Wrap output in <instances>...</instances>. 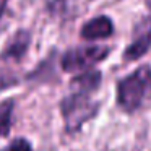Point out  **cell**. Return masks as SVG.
I'll use <instances>...</instances> for the list:
<instances>
[{
	"label": "cell",
	"instance_id": "cell-4",
	"mask_svg": "<svg viewBox=\"0 0 151 151\" xmlns=\"http://www.w3.org/2000/svg\"><path fill=\"white\" fill-rule=\"evenodd\" d=\"M151 49V15H145L135 23L132 41L122 52V60L125 63L137 62L143 59Z\"/></svg>",
	"mask_w": 151,
	"mask_h": 151
},
{
	"label": "cell",
	"instance_id": "cell-9",
	"mask_svg": "<svg viewBox=\"0 0 151 151\" xmlns=\"http://www.w3.org/2000/svg\"><path fill=\"white\" fill-rule=\"evenodd\" d=\"M20 83H21V80L13 68L7 67L5 63H0V94L15 88V86H18Z\"/></svg>",
	"mask_w": 151,
	"mask_h": 151
},
{
	"label": "cell",
	"instance_id": "cell-1",
	"mask_svg": "<svg viewBox=\"0 0 151 151\" xmlns=\"http://www.w3.org/2000/svg\"><path fill=\"white\" fill-rule=\"evenodd\" d=\"M151 101V65H138L115 83V104L124 114L133 115Z\"/></svg>",
	"mask_w": 151,
	"mask_h": 151
},
{
	"label": "cell",
	"instance_id": "cell-13",
	"mask_svg": "<svg viewBox=\"0 0 151 151\" xmlns=\"http://www.w3.org/2000/svg\"><path fill=\"white\" fill-rule=\"evenodd\" d=\"M145 5H146V8L150 10V15H151V0H145Z\"/></svg>",
	"mask_w": 151,
	"mask_h": 151
},
{
	"label": "cell",
	"instance_id": "cell-10",
	"mask_svg": "<svg viewBox=\"0 0 151 151\" xmlns=\"http://www.w3.org/2000/svg\"><path fill=\"white\" fill-rule=\"evenodd\" d=\"M0 151H34V146L31 140L24 137H17L8 145H5L4 148H0Z\"/></svg>",
	"mask_w": 151,
	"mask_h": 151
},
{
	"label": "cell",
	"instance_id": "cell-6",
	"mask_svg": "<svg viewBox=\"0 0 151 151\" xmlns=\"http://www.w3.org/2000/svg\"><path fill=\"white\" fill-rule=\"evenodd\" d=\"M115 33V24L111 17L107 15H98L94 18H89L83 26L80 28V37L88 42L102 41L112 37Z\"/></svg>",
	"mask_w": 151,
	"mask_h": 151
},
{
	"label": "cell",
	"instance_id": "cell-2",
	"mask_svg": "<svg viewBox=\"0 0 151 151\" xmlns=\"http://www.w3.org/2000/svg\"><path fill=\"white\" fill-rule=\"evenodd\" d=\"M101 102L96 101L93 94L70 89L59 101V112L63 122V132L67 135H76L83 130L88 122L98 117Z\"/></svg>",
	"mask_w": 151,
	"mask_h": 151
},
{
	"label": "cell",
	"instance_id": "cell-8",
	"mask_svg": "<svg viewBox=\"0 0 151 151\" xmlns=\"http://www.w3.org/2000/svg\"><path fill=\"white\" fill-rule=\"evenodd\" d=\"M15 107H17V99L5 98L0 101V138L10 137L15 125Z\"/></svg>",
	"mask_w": 151,
	"mask_h": 151
},
{
	"label": "cell",
	"instance_id": "cell-7",
	"mask_svg": "<svg viewBox=\"0 0 151 151\" xmlns=\"http://www.w3.org/2000/svg\"><path fill=\"white\" fill-rule=\"evenodd\" d=\"M101 85H102V72L98 68L76 73L70 80V89L88 93V94H94L101 88Z\"/></svg>",
	"mask_w": 151,
	"mask_h": 151
},
{
	"label": "cell",
	"instance_id": "cell-3",
	"mask_svg": "<svg viewBox=\"0 0 151 151\" xmlns=\"http://www.w3.org/2000/svg\"><path fill=\"white\" fill-rule=\"evenodd\" d=\"M112 52L111 46L102 44H86V46L70 47L60 55V68L65 73H81L93 70L98 63L104 62Z\"/></svg>",
	"mask_w": 151,
	"mask_h": 151
},
{
	"label": "cell",
	"instance_id": "cell-5",
	"mask_svg": "<svg viewBox=\"0 0 151 151\" xmlns=\"http://www.w3.org/2000/svg\"><path fill=\"white\" fill-rule=\"evenodd\" d=\"M31 41H33V36H31L29 31L24 29V28L18 29L17 33L12 34V37L5 42L4 49L0 50V60L4 63H8V62L20 63L28 55Z\"/></svg>",
	"mask_w": 151,
	"mask_h": 151
},
{
	"label": "cell",
	"instance_id": "cell-12",
	"mask_svg": "<svg viewBox=\"0 0 151 151\" xmlns=\"http://www.w3.org/2000/svg\"><path fill=\"white\" fill-rule=\"evenodd\" d=\"M7 2L8 0H0V18L4 17L5 10H7Z\"/></svg>",
	"mask_w": 151,
	"mask_h": 151
},
{
	"label": "cell",
	"instance_id": "cell-11",
	"mask_svg": "<svg viewBox=\"0 0 151 151\" xmlns=\"http://www.w3.org/2000/svg\"><path fill=\"white\" fill-rule=\"evenodd\" d=\"M70 2L72 0H50L47 4V10L54 17H65L70 10Z\"/></svg>",
	"mask_w": 151,
	"mask_h": 151
}]
</instances>
